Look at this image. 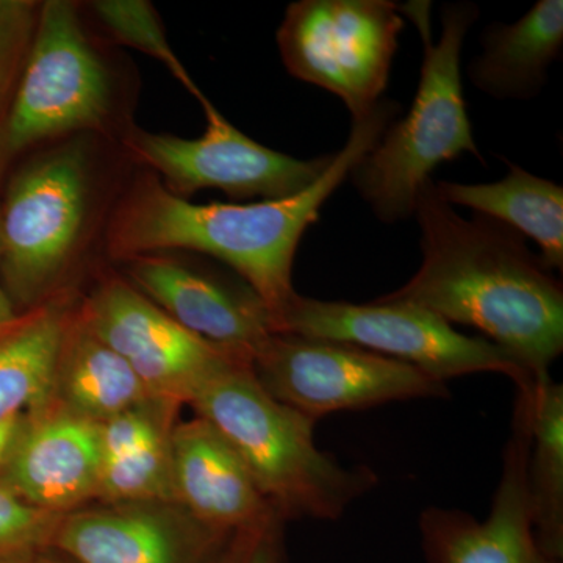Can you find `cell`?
<instances>
[{
	"label": "cell",
	"instance_id": "cell-6",
	"mask_svg": "<svg viewBox=\"0 0 563 563\" xmlns=\"http://www.w3.org/2000/svg\"><path fill=\"white\" fill-rule=\"evenodd\" d=\"M114 118L113 76L85 31L79 9L66 0L41 3L27 60L0 124V176L36 144L107 135Z\"/></svg>",
	"mask_w": 563,
	"mask_h": 563
},
{
	"label": "cell",
	"instance_id": "cell-26",
	"mask_svg": "<svg viewBox=\"0 0 563 563\" xmlns=\"http://www.w3.org/2000/svg\"><path fill=\"white\" fill-rule=\"evenodd\" d=\"M280 517L235 532L214 563H285Z\"/></svg>",
	"mask_w": 563,
	"mask_h": 563
},
{
	"label": "cell",
	"instance_id": "cell-19",
	"mask_svg": "<svg viewBox=\"0 0 563 563\" xmlns=\"http://www.w3.org/2000/svg\"><path fill=\"white\" fill-rule=\"evenodd\" d=\"M492 184L433 181L437 195L450 206H463L529 236L539 244L540 258L551 272L563 268V188L521 166Z\"/></svg>",
	"mask_w": 563,
	"mask_h": 563
},
{
	"label": "cell",
	"instance_id": "cell-29",
	"mask_svg": "<svg viewBox=\"0 0 563 563\" xmlns=\"http://www.w3.org/2000/svg\"><path fill=\"white\" fill-rule=\"evenodd\" d=\"M20 563H63V562L54 561V559L46 558V555H43V554H38V555H33V558L27 559V561H22Z\"/></svg>",
	"mask_w": 563,
	"mask_h": 563
},
{
	"label": "cell",
	"instance_id": "cell-23",
	"mask_svg": "<svg viewBox=\"0 0 563 563\" xmlns=\"http://www.w3.org/2000/svg\"><path fill=\"white\" fill-rule=\"evenodd\" d=\"M91 9L110 35L125 46L157 58L169 73L201 102L207 96L192 81L176 52L169 46L161 18L150 2L144 0H99Z\"/></svg>",
	"mask_w": 563,
	"mask_h": 563
},
{
	"label": "cell",
	"instance_id": "cell-22",
	"mask_svg": "<svg viewBox=\"0 0 563 563\" xmlns=\"http://www.w3.org/2000/svg\"><path fill=\"white\" fill-rule=\"evenodd\" d=\"M96 498L109 504L176 503L172 433L132 453L106 459Z\"/></svg>",
	"mask_w": 563,
	"mask_h": 563
},
{
	"label": "cell",
	"instance_id": "cell-10",
	"mask_svg": "<svg viewBox=\"0 0 563 563\" xmlns=\"http://www.w3.org/2000/svg\"><path fill=\"white\" fill-rule=\"evenodd\" d=\"M199 103L207 120L199 139L147 132L135 125L122 135L129 154L179 198L188 199L206 188H217L232 199L290 198L307 190L331 165L333 154L302 161L269 150L225 120L209 98Z\"/></svg>",
	"mask_w": 563,
	"mask_h": 563
},
{
	"label": "cell",
	"instance_id": "cell-18",
	"mask_svg": "<svg viewBox=\"0 0 563 563\" xmlns=\"http://www.w3.org/2000/svg\"><path fill=\"white\" fill-rule=\"evenodd\" d=\"M154 399L129 363L80 320L70 318L58 358L52 402L66 412L98 422Z\"/></svg>",
	"mask_w": 563,
	"mask_h": 563
},
{
	"label": "cell",
	"instance_id": "cell-24",
	"mask_svg": "<svg viewBox=\"0 0 563 563\" xmlns=\"http://www.w3.org/2000/svg\"><path fill=\"white\" fill-rule=\"evenodd\" d=\"M63 515L44 512L0 485V563H20L51 547Z\"/></svg>",
	"mask_w": 563,
	"mask_h": 563
},
{
	"label": "cell",
	"instance_id": "cell-28",
	"mask_svg": "<svg viewBox=\"0 0 563 563\" xmlns=\"http://www.w3.org/2000/svg\"><path fill=\"white\" fill-rule=\"evenodd\" d=\"M18 313L14 312V303L11 301L10 296L7 295L5 288L2 287L0 282V332L9 328L11 322L16 321Z\"/></svg>",
	"mask_w": 563,
	"mask_h": 563
},
{
	"label": "cell",
	"instance_id": "cell-16",
	"mask_svg": "<svg viewBox=\"0 0 563 563\" xmlns=\"http://www.w3.org/2000/svg\"><path fill=\"white\" fill-rule=\"evenodd\" d=\"M172 461L176 503L207 528L233 536L280 517L231 443L203 418L174 426Z\"/></svg>",
	"mask_w": 563,
	"mask_h": 563
},
{
	"label": "cell",
	"instance_id": "cell-1",
	"mask_svg": "<svg viewBox=\"0 0 563 563\" xmlns=\"http://www.w3.org/2000/svg\"><path fill=\"white\" fill-rule=\"evenodd\" d=\"M401 106L383 99L352 120L346 143L307 190L252 203H192L166 190L152 172L141 173L111 211L106 246L117 261L187 251L209 255L242 277L273 314L274 328L295 298L292 265L307 229L322 206L350 179L354 166L398 120ZM277 332V331H276Z\"/></svg>",
	"mask_w": 563,
	"mask_h": 563
},
{
	"label": "cell",
	"instance_id": "cell-21",
	"mask_svg": "<svg viewBox=\"0 0 563 563\" xmlns=\"http://www.w3.org/2000/svg\"><path fill=\"white\" fill-rule=\"evenodd\" d=\"M529 396L526 492L540 548L563 561V385L548 377Z\"/></svg>",
	"mask_w": 563,
	"mask_h": 563
},
{
	"label": "cell",
	"instance_id": "cell-7",
	"mask_svg": "<svg viewBox=\"0 0 563 563\" xmlns=\"http://www.w3.org/2000/svg\"><path fill=\"white\" fill-rule=\"evenodd\" d=\"M277 332L354 344L387 355L437 383L476 373L510 377L526 393L533 380L509 352L481 336L463 335L439 314L406 302L321 301L296 292L280 313Z\"/></svg>",
	"mask_w": 563,
	"mask_h": 563
},
{
	"label": "cell",
	"instance_id": "cell-20",
	"mask_svg": "<svg viewBox=\"0 0 563 563\" xmlns=\"http://www.w3.org/2000/svg\"><path fill=\"white\" fill-rule=\"evenodd\" d=\"M70 318L68 306L52 299L0 332V421L51 404Z\"/></svg>",
	"mask_w": 563,
	"mask_h": 563
},
{
	"label": "cell",
	"instance_id": "cell-14",
	"mask_svg": "<svg viewBox=\"0 0 563 563\" xmlns=\"http://www.w3.org/2000/svg\"><path fill=\"white\" fill-rule=\"evenodd\" d=\"M124 263L129 284L163 312L214 346L250 362L273 333V314L244 280L196 268L165 254Z\"/></svg>",
	"mask_w": 563,
	"mask_h": 563
},
{
	"label": "cell",
	"instance_id": "cell-4",
	"mask_svg": "<svg viewBox=\"0 0 563 563\" xmlns=\"http://www.w3.org/2000/svg\"><path fill=\"white\" fill-rule=\"evenodd\" d=\"M399 11L409 13L424 49L417 95L407 117L388 125L347 179L385 224L413 218L418 192L440 163L455 161L465 152L483 162L461 77L463 41L479 20V9L472 2L444 5L437 43L431 38L428 2L409 3Z\"/></svg>",
	"mask_w": 563,
	"mask_h": 563
},
{
	"label": "cell",
	"instance_id": "cell-5",
	"mask_svg": "<svg viewBox=\"0 0 563 563\" xmlns=\"http://www.w3.org/2000/svg\"><path fill=\"white\" fill-rule=\"evenodd\" d=\"M95 139L60 140L11 177L0 203V279L10 299L40 302L87 244L98 203Z\"/></svg>",
	"mask_w": 563,
	"mask_h": 563
},
{
	"label": "cell",
	"instance_id": "cell-9",
	"mask_svg": "<svg viewBox=\"0 0 563 563\" xmlns=\"http://www.w3.org/2000/svg\"><path fill=\"white\" fill-rule=\"evenodd\" d=\"M251 368L274 399L314 421L329 413L450 396L446 384L407 363L296 333H273L255 352Z\"/></svg>",
	"mask_w": 563,
	"mask_h": 563
},
{
	"label": "cell",
	"instance_id": "cell-27",
	"mask_svg": "<svg viewBox=\"0 0 563 563\" xmlns=\"http://www.w3.org/2000/svg\"><path fill=\"white\" fill-rule=\"evenodd\" d=\"M22 418L24 417L21 413H14L0 421V465H2L3 459L9 453L14 437L20 431Z\"/></svg>",
	"mask_w": 563,
	"mask_h": 563
},
{
	"label": "cell",
	"instance_id": "cell-12",
	"mask_svg": "<svg viewBox=\"0 0 563 563\" xmlns=\"http://www.w3.org/2000/svg\"><path fill=\"white\" fill-rule=\"evenodd\" d=\"M529 398L518 393L501 479L485 520L459 509L428 507L420 515L428 563H562L544 553L533 532L526 492Z\"/></svg>",
	"mask_w": 563,
	"mask_h": 563
},
{
	"label": "cell",
	"instance_id": "cell-2",
	"mask_svg": "<svg viewBox=\"0 0 563 563\" xmlns=\"http://www.w3.org/2000/svg\"><path fill=\"white\" fill-rule=\"evenodd\" d=\"M413 217L422 262L383 301L406 302L470 325L520 363L533 384L550 376L563 351V288L521 233L474 213L465 220L422 185Z\"/></svg>",
	"mask_w": 563,
	"mask_h": 563
},
{
	"label": "cell",
	"instance_id": "cell-25",
	"mask_svg": "<svg viewBox=\"0 0 563 563\" xmlns=\"http://www.w3.org/2000/svg\"><path fill=\"white\" fill-rule=\"evenodd\" d=\"M40 5L32 0H0V124L27 60Z\"/></svg>",
	"mask_w": 563,
	"mask_h": 563
},
{
	"label": "cell",
	"instance_id": "cell-8",
	"mask_svg": "<svg viewBox=\"0 0 563 563\" xmlns=\"http://www.w3.org/2000/svg\"><path fill=\"white\" fill-rule=\"evenodd\" d=\"M402 29L388 0H299L285 11L277 46L295 79L332 92L357 120L383 101Z\"/></svg>",
	"mask_w": 563,
	"mask_h": 563
},
{
	"label": "cell",
	"instance_id": "cell-11",
	"mask_svg": "<svg viewBox=\"0 0 563 563\" xmlns=\"http://www.w3.org/2000/svg\"><path fill=\"white\" fill-rule=\"evenodd\" d=\"M79 317L129 363L154 398L188 402L214 373L246 362L181 328L122 277L101 282Z\"/></svg>",
	"mask_w": 563,
	"mask_h": 563
},
{
	"label": "cell",
	"instance_id": "cell-17",
	"mask_svg": "<svg viewBox=\"0 0 563 563\" xmlns=\"http://www.w3.org/2000/svg\"><path fill=\"white\" fill-rule=\"evenodd\" d=\"M481 40L483 54L468 68L474 87L495 99L536 98L562 55L563 2L539 0L514 24L493 22Z\"/></svg>",
	"mask_w": 563,
	"mask_h": 563
},
{
	"label": "cell",
	"instance_id": "cell-15",
	"mask_svg": "<svg viewBox=\"0 0 563 563\" xmlns=\"http://www.w3.org/2000/svg\"><path fill=\"white\" fill-rule=\"evenodd\" d=\"M102 472L98 422L47 404L22 424L0 465L2 487L44 512L65 515L98 496Z\"/></svg>",
	"mask_w": 563,
	"mask_h": 563
},
{
	"label": "cell",
	"instance_id": "cell-13",
	"mask_svg": "<svg viewBox=\"0 0 563 563\" xmlns=\"http://www.w3.org/2000/svg\"><path fill=\"white\" fill-rule=\"evenodd\" d=\"M231 537L176 503H124L63 515L51 547L74 563H214Z\"/></svg>",
	"mask_w": 563,
	"mask_h": 563
},
{
	"label": "cell",
	"instance_id": "cell-3",
	"mask_svg": "<svg viewBox=\"0 0 563 563\" xmlns=\"http://www.w3.org/2000/svg\"><path fill=\"white\" fill-rule=\"evenodd\" d=\"M188 402L231 443L284 520H339L379 484L369 466H343L321 451L313 439L317 421L274 399L255 379L251 363H229Z\"/></svg>",
	"mask_w": 563,
	"mask_h": 563
}]
</instances>
